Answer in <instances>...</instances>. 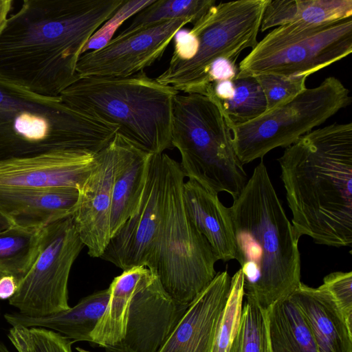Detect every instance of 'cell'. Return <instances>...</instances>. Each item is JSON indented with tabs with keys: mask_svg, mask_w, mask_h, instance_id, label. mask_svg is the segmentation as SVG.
Wrapping results in <instances>:
<instances>
[{
	"mask_svg": "<svg viewBox=\"0 0 352 352\" xmlns=\"http://www.w3.org/2000/svg\"><path fill=\"white\" fill-rule=\"evenodd\" d=\"M125 0H24L0 34V76L56 97L80 78L82 50Z\"/></svg>",
	"mask_w": 352,
	"mask_h": 352,
	"instance_id": "obj_1",
	"label": "cell"
},
{
	"mask_svg": "<svg viewBox=\"0 0 352 352\" xmlns=\"http://www.w3.org/2000/svg\"><path fill=\"white\" fill-rule=\"evenodd\" d=\"M296 237L352 244V123L311 131L277 159Z\"/></svg>",
	"mask_w": 352,
	"mask_h": 352,
	"instance_id": "obj_2",
	"label": "cell"
},
{
	"mask_svg": "<svg viewBox=\"0 0 352 352\" xmlns=\"http://www.w3.org/2000/svg\"><path fill=\"white\" fill-rule=\"evenodd\" d=\"M229 208L245 298L267 309L300 285L299 239L261 159Z\"/></svg>",
	"mask_w": 352,
	"mask_h": 352,
	"instance_id": "obj_3",
	"label": "cell"
},
{
	"mask_svg": "<svg viewBox=\"0 0 352 352\" xmlns=\"http://www.w3.org/2000/svg\"><path fill=\"white\" fill-rule=\"evenodd\" d=\"M118 131L60 96H43L0 76V161L55 150L96 154Z\"/></svg>",
	"mask_w": 352,
	"mask_h": 352,
	"instance_id": "obj_4",
	"label": "cell"
},
{
	"mask_svg": "<svg viewBox=\"0 0 352 352\" xmlns=\"http://www.w3.org/2000/svg\"><path fill=\"white\" fill-rule=\"evenodd\" d=\"M179 91L144 71L127 77H84L60 94L69 106L116 124L117 133L150 154L173 148L175 97Z\"/></svg>",
	"mask_w": 352,
	"mask_h": 352,
	"instance_id": "obj_5",
	"label": "cell"
},
{
	"mask_svg": "<svg viewBox=\"0 0 352 352\" xmlns=\"http://www.w3.org/2000/svg\"><path fill=\"white\" fill-rule=\"evenodd\" d=\"M171 144L181 155L180 168L212 193L234 200L248 177L234 149L219 101L211 91L177 94L173 102Z\"/></svg>",
	"mask_w": 352,
	"mask_h": 352,
	"instance_id": "obj_6",
	"label": "cell"
},
{
	"mask_svg": "<svg viewBox=\"0 0 352 352\" xmlns=\"http://www.w3.org/2000/svg\"><path fill=\"white\" fill-rule=\"evenodd\" d=\"M109 289L107 306L91 335L108 352H157L187 307L145 266L124 270Z\"/></svg>",
	"mask_w": 352,
	"mask_h": 352,
	"instance_id": "obj_7",
	"label": "cell"
},
{
	"mask_svg": "<svg viewBox=\"0 0 352 352\" xmlns=\"http://www.w3.org/2000/svg\"><path fill=\"white\" fill-rule=\"evenodd\" d=\"M165 189L155 274L167 294L188 307L212 282L218 261L184 206L179 163L163 153Z\"/></svg>",
	"mask_w": 352,
	"mask_h": 352,
	"instance_id": "obj_8",
	"label": "cell"
},
{
	"mask_svg": "<svg viewBox=\"0 0 352 352\" xmlns=\"http://www.w3.org/2000/svg\"><path fill=\"white\" fill-rule=\"evenodd\" d=\"M268 0L220 2L208 9L191 31L199 41L195 56L186 61H170L155 79L184 94L206 95L210 84L208 74L211 64L224 58L236 63L241 52L258 43L263 12Z\"/></svg>",
	"mask_w": 352,
	"mask_h": 352,
	"instance_id": "obj_9",
	"label": "cell"
},
{
	"mask_svg": "<svg viewBox=\"0 0 352 352\" xmlns=\"http://www.w3.org/2000/svg\"><path fill=\"white\" fill-rule=\"evenodd\" d=\"M352 52V16L275 28L239 63L238 76H309Z\"/></svg>",
	"mask_w": 352,
	"mask_h": 352,
	"instance_id": "obj_10",
	"label": "cell"
},
{
	"mask_svg": "<svg viewBox=\"0 0 352 352\" xmlns=\"http://www.w3.org/2000/svg\"><path fill=\"white\" fill-rule=\"evenodd\" d=\"M349 90L329 76L258 118L230 128L236 155L242 165L278 147L287 148L324 123L351 102Z\"/></svg>",
	"mask_w": 352,
	"mask_h": 352,
	"instance_id": "obj_11",
	"label": "cell"
},
{
	"mask_svg": "<svg viewBox=\"0 0 352 352\" xmlns=\"http://www.w3.org/2000/svg\"><path fill=\"white\" fill-rule=\"evenodd\" d=\"M83 246L72 216L44 228L38 255L9 299L10 305L31 318L46 317L69 309V276Z\"/></svg>",
	"mask_w": 352,
	"mask_h": 352,
	"instance_id": "obj_12",
	"label": "cell"
},
{
	"mask_svg": "<svg viewBox=\"0 0 352 352\" xmlns=\"http://www.w3.org/2000/svg\"><path fill=\"white\" fill-rule=\"evenodd\" d=\"M164 189L163 153L151 154L140 204L110 238L100 258L123 271L145 266L155 274Z\"/></svg>",
	"mask_w": 352,
	"mask_h": 352,
	"instance_id": "obj_13",
	"label": "cell"
},
{
	"mask_svg": "<svg viewBox=\"0 0 352 352\" xmlns=\"http://www.w3.org/2000/svg\"><path fill=\"white\" fill-rule=\"evenodd\" d=\"M194 21L177 18L155 23L135 33L116 36L100 49L82 54L76 72L84 77H127L159 60L177 31Z\"/></svg>",
	"mask_w": 352,
	"mask_h": 352,
	"instance_id": "obj_14",
	"label": "cell"
},
{
	"mask_svg": "<svg viewBox=\"0 0 352 352\" xmlns=\"http://www.w3.org/2000/svg\"><path fill=\"white\" fill-rule=\"evenodd\" d=\"M96 154L55 150L1 160L0 188L79 190L94 168Z\"/></svg>",
	"mask_w": 352,
	"mask_h": 352,
	"instance_id": "obj_15",
	"label": "cell"
},
{
	"mask_svg": "<svg viewBox=\"0 0 352 352\" xmlns=\"http://www.w3.org/2000/svg\"><path fill=\"white\" fill-rule=\"evenodd\" d=\"M230 287L228 272H217L185 309L157 352H212Z\"/></svg>",
	"mask_w": 352,
	"mask_h": 352,
	"instance_id": "obj_16",
	"label": "cell"
},
{
	"mask_svg": "<svg viewBox=\"0 0 352 352\" xmlns=\"http://www.w3.org/2000/svg\"><path fill=\"white\" fill-rule=\"evenodd\" d=\"M110 142L96 154L94 168L78 190L77 208L72 214L80 240L88 254L94 258H100L110 239L113 180Z\"/></svg>",
	"mask_w": 352,
	"mask_h": 352,
	"instance_id": "obj_17",
	"label": "cell"
},
{
	"mask_svg": "<svg viewBox=\"0 0 352 352\" xmlns=\"http://www.w3.org/2000/svg\"><path fill=\"white\" fill-rule=\"evenodd\" d=\"M78 197L75 188H0V215L10 226L43 229L72 216Z\"/></svg>",
	"mask_w": 352,
	"mask_h": 352,
	"instance_id": "obj_18",
	"label": "cell"
},
{
	"mask_svg": "<svg viewBox=\"0 0 352 352\" xmlns=\"http://www.w3.org/2000/svg\"><path fill=\"white\" fill-rule=\"evenodd\" d=\"M110 143L113 151L111 238L140 204L151 154L118 133Z\"/></svg>",
	"mask_w": 352,
	"mask_h": 352,
	"instance_id": "obj_19",
	"label": "cell"
},
{
	"mask_svg": "<svg viewBox=\"0 0 352 352\" xmlns=\"http://www.w3.org/2000/svg\"><path fill=\"white\" fill-rule=\"evenodd\" d=\"M303 314L318 352H352V327L329 291L300 283L290 294Z\"/></svg>",
	"mask_w": 352,
	"mask_h": 352,
	"instance_id": "obj_20",
	"label": "cell"
},
{
	"mask_svg": "<svg viewBox=\"0 0 352 352\" xmlns=\"http://www.w3.org/2000/svg\"><path fill=\"white\" fill-rule=\"evenodd\" d=\"M182 193L190 219L209 243L217 259H236L235 237L229 208L223 205L218 195L194 180L184 182Z\"/></svg>",
	"mask_w": 352,
	"mask_h": 352,
	"instance_id": "obj_21",
	"label": "cell"
},
{
	"mask_svg": "<svg viewBox=\"0 0 352 352\" xmlns=\"http://www.w3.org/2000/svg\"><path fill=\"white\" fill-rule=\"evenodd\" d=\"M109 287L82 298L74 307L42 318H31L19 312L7 313L11 325L38 327L58 332L74 342H92L91 333L103 315L109 300Z\"/></svg>",
	"mask_w": 352,
	"mask_h": 352,
	"instance_id": "obj_22",
	"label": "cell"
},
{
	"mask_svg": "<svg viewBox=\"0 0 352 352\" xmlns=\"http://www.w3.org/2000/svg\"><path fill=\"white\" fill-rule=\"evenodd\" d=\"M352 16V0H268L261 32L289 23L319 24Z\"/></svg>",
	"mask_w": 352,
	"mask_h": 352,
	"instance_id": "obj_23",
	"label": "cell"
},
{
	"mask_svg": "<svg viewBox=\"0 0 352 352\" xmlns=\"http://www.w3.org/2000/svg\"><path fill=\"white\" fill-rule=\"evenodd\" d=\"M266 313L271 352H318L311 329L290 295Z\"/></svg>",
	"mask_w": 352,
	"mask_h": 352,
	"instance_id": "obj_24",
	"label": "cell"
},
{
	"mask_svg": "<svg viewBox=\"0 0 352 352\" xmlns=\"http://www.w3.org/2000/svg\"><path fill=\"white\" fill-rule=\"evenodd\" d=\"M43 230L10 226L0 232V277L21 282L38 255Z\"/></svg>",
	"mask_w": 352,
	"mask_h": 352,
	"instance_id": "obj_25",
	"label": "cell"
},
{
	"mask_svg": "<svg viewBox=\"0 0 352 352\" xmlns=\"http://www.w3.org/2000/svg\"><path fill=\"white\" fill-rule=\"evenodd\" d=\"M215 4V0H155L135 14L131 23L117 36L131 34L173 19L190 18L195 23Z\"/></svg>",
	"mask_w": 352,
	"mask_h": 352,
	"instance_id": "obj_26",
	"label": "cell"
},
{
	"mask_svg": "<svg viewBox=\"0 0 352 352\" xmlns=\"http://www.w3.org/2000/svg\"><path fill=\"white\" fill-rule=\"evenodd\" d=\"M232 82L234 87L233 97L219 102L230 128L250 122L267 110L264 94L254 76L236 75Z\"/></svg>",
	"mask_w": 352,
	"mask_h": 352,
	"instance_id": "obj_27",
	"label": "cell"
},
{
	"mask_svg": "<svg viewBox=\"0 0 352 352\" xmlns=\"http://www.w3.org/2000/svg\"><path fill=\"white\" fill-rule=\"evenodd\" d=\"M228 352H271L266 309L245 298Z\"/></svg>",
	"mask_w": 352,
	"mask_h": 352,
	"instance_id": "obj_28",
	"label": "cell"
},
{
	"mask_svg": "<svg viewBox=\"0 0 352 352\" xmlns=\"http://www.w3.org/2000/svg\"><path fill=\"white\" fill-rule=\"evenodd\" d=\"M8 337L18 352H72L73 341L43 327L16 324L10 329Z\"/></svg>",
	"mask_w": 352,
	"mask_h": 352,
	"instance_id": "obj_29",
	"label": "cell"
},
{
	"mask_svg": "<svg viewBox=\"0 0 352 352\" xmlns=\"http://www.w3.org/2000/svg\"><path fill=\"white\" fill-rule=\"evenodd\" d=\"M243 276L239 269L231 277L229 297L217 330L212 352H228L242 309Z\"/></svg>",
	"mask_w": 352,
	"mask_h": 352,
	"instance_id": "obj_30",
	"label": "cell"
},
{
	"mask_svg": "<svg viewBox=\"0 0 352 352\" xmlns=\"http://www.w3.org/2000/svg\"><path fill=\"white\" fill-rule=\"evenodd\" d=\"M264 94L267 110L281 104L304 90L306 76H283L265 74L254 76ZM266 110V111H267Z\"/></svg>",
	"mask_w": 352,
	"mask_h": 352,
	"instance_id": "obj_31",
	"label": "cell"
},
{
	"mask_svg": "<svg viewBox=\"0 0 352 352\" xmlns=\"http://www.w3.org/2000/svg\"><path fill=\"white\" fill-rule=\"evenodd\" d=\"M155 0H133L124 2L114 14L106 21L89 38L84 46L81 54L97 50L107 45L112 38L117 28L128 18L151 4Z\"/></svg>",
	"mask_w": 352,
	"mask_h": 352,
	"instance_id": "obj_32",
	"label": "cell"
},
{
	"mask_svg": "<svg viewBox=\"0 0 352 352\" xmlns=\"http://www.w3.org/2000/svg\"><path fill=\"white\" fill-rule=\"evenodd\" d=\"M322 285L335 300L348 325L352 327V272L330 273L323 278Z\"/></svg>",
	"mask_w": 352,
	"mask_h": 352,
	"instance_id": "obj_33",
	"label": "cell"
},
{
	"mask_svg": "<svg viewBox=\"0 0 352 352\" xmlns=\"http://www.w3.org/2000/svg\"><path fill=\"white\" fill-rule=\"evenodd\" d=\"M174 51L170 61H186L192 59L197 52L199 41L190 30L180 29L173 36Z\"/></svg>",
	"mask_w": 352,
	"mask_h": 352,
	"instance_id": "obj_34",
	"label": "cell"
},
{
	"mask_svg": "<svg viewBox=\"0 0 352 352\" xmlns=\"http://www.w3.org/2000/svg\"><path fill=\"white\" fill-rule=\"evenodd\" d=\"M236 63L224 58L215 60L210 65L208 74V82L211 84L223 80H232L237 74Z\"/></svg>",
	"mask_w": 352,
	"mask_h": 352,
	"instance_id": "obj_35",
	"label": "cell"
},
{
	"mask_svg": "<svg viewBox=\"0 0 352 352\" xmlns=\"http://www.w3.org/2000/svg\"><path fill=\"white\" fill-rule=\"evenodd\" d=\"M208 91H211L219 102L230 100L234 94L232 80L212 82L208 87L206 95Z\"/></svg>",
	"mask_w": 352,
	"mask_h": 352,
	"instance_id": "obj_36",
	"label": "cell"
},
{
	"mask_svg": "<svg viewBox=\"0 0 352 352\" xmlns=\"http://www.w3.org/2000/svg\"><path fill=\"white\" fill-rule=\"evenodd\" d=\"M18 282L12 276L0 277V299L6 300L12 298L18 288Z\"/></svg>",
	"mask_w": 352,
	"mask_h": 352,
	"instance_id": "obj_37",
	"label": "cell"
},
{
	"mask_svg": "<svg viewBox=\"0 0 352 352\" xmlns=\"http://www.w3.org/2000/svg\"><path fill=\"white\" fill-rule=\"evenodd\" d=\"M12 0H0V34L3 31L10 12L12 8Z\"/></svg>",
	"mask_w": 352,
	"mask_h": 352,
	"instance_id": "obj_38",
	"label": "cell"
},
{
	"mask_svg": "<svg viewBox=\"0 0 352 352\" xmlns=\"http://www.w3.org/2000/svg\"><path fill=\"white\" fill-rule=\"evenodd\" d=\"M10 226L9 222L0 215V232Z\"/></svg>",
	"mask_w": 352,
	"mask_h": 352,
	"instance_id": "obj_39",
	"label": "cell"
}]
</instances>
